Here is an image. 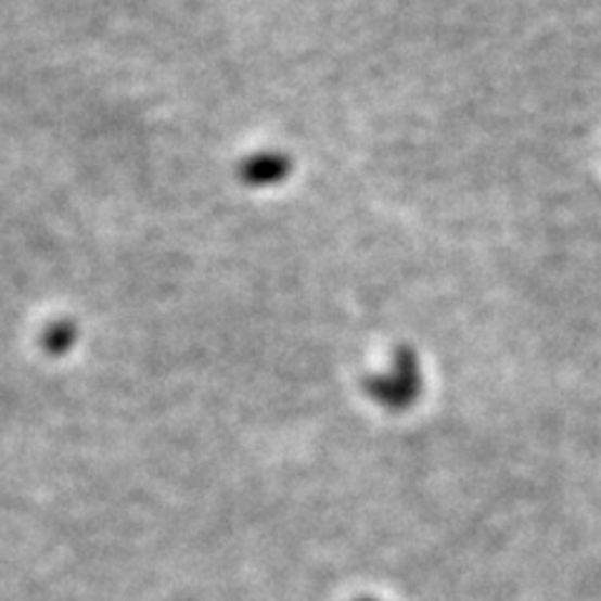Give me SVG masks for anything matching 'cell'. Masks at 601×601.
<instances>
[{
  "label": "cell",
  "mask_w": 601,
  "mask_h": 601,
  "mask_svg": "<svg viewBox=\"0 0 601 601\" xmlns=\"http://www.w3.org/2000/svg\"><path fill=\"white\" fill-rule=\"evenodd\" d=\"M356 601H376V599H369V597H363V599H356Z\"/></svg>",
  "instance_id": "cell-1"
}]
</instances>
